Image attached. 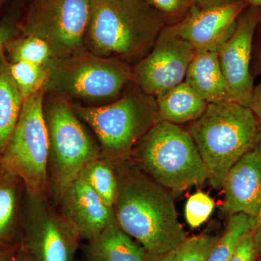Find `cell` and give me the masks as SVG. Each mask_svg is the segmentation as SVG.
I'll return each instance as SVG.
<instances>
[{
  "label": "cell",
  "mask_w": 261,
  "mask_h": 261,
  "mask_svg": "<svg viewBox=\"0 0 261 261\" xmlns=\"http://www.w3.org/2000/svg\"><path fill=\"white\" fill-rule=\"evenodd\" d=\"M113 163L118 180L113 206L118 226L149 253L163 254L178 248L187 238L171 190L129 160Z\"/></svg>",
  "instance_id": "cell-1"
},
{
  "label": "cell",
  "mask_w": 261,
  "mask_h": 261,
  "mask_svg": "<svg viewBox=\"0 0 261 261\" xmlns=\"http://www.w3.org/2000/svg\"><path fill=\"white\" fill-rule=\"evenodd\" d=\"M166 25L144 0H91L84 45L95 56L134 66L151 51Z\"/></svg>",
  "instance_id": "cell-2"
},
{
  "label": "cell",
  "mask_w": 261,
  "mask_h": 261,
  "mask_svg": "<svg viewBox=\"0 0 261 261\" xmlns=\"http://www.w3.org/2000/svg\"><path fill=\"white\" fill-rule=\"evenodd\" d=\"M259 121L251 110L235 102L209 103L187 125L215 189L222 188L230 168L256 143Z\"/></svg>",
  "instance_id": "cell-3"
},
{
  "label": "cell",
  "mask_w": 261,
  "mask_h": 261,
  "mask_svg": "<svg viewBox=\"0 0 261 261\" xmlns=\"http://www.w3.org/2000/svg\"><path fill=\"white\" fill-rule=\"evenodd\" d=\"M72 106L79 118L93 130L101 157L113 163L129 159L136 146L159 122L156 97L133 82L121 97L109 104Z\"/></svg>",
  "instance_id": "cell-4"
},
{
  "label": "cell",
  "mask_w": 261,
  "mask_h": 261,
  "mask_svg": "<svg viewBox=\"0 0 261 261\" xmlns=\"http://www.w3.org/2000/svg\"><path fill=\"white\" fill-rule=\"evenodd\" d=\"M45 93L85 103L104 106L121 97L132 82L133 66L116 58H101L87 51L79 56L51 58L46 63Z\"/></svg>",
  "instance_id": "cell-5"
},
{
  "label": "cell",
  "mask_w": 261,
  "mask_h": 261,
  "mask_svg": "<svg viewBox=\"0 0 261 261\" xmlns=\"http://www.w3.org/2000/svg\"><path fill=\"white\" fill-rule=\"evenodd\" d=\"M171 191L181 192L208 180L198 149L186 128L160 121L141 140L128 159Z\"/></svg>",
  "instance_id": "cell-6"
},
{
  "label": "cell",
  "mask_w": 261,
  "mask_h": 261,
  "mask_svg": "<svg viewBox=\"0 0 261 261\" xmlns=\"http://www.w3.org/2000/svg\"><path fill=\"white\" fill-rule=\"evenodd\" d=\"M43 113L49 142V197L56 205L82 169L100 157V147L66 99L45 93Z\"/></svg>",
  "instance_id": "cell-7"
},
{
  "label": "cell",
  "mask_w": 261,
  "mask_h": 261,
  "mask_svg": "<svg viewBox=\"0 0 261 261\" xmlns=\"http://www.w3.org/2000/svg\"><path fill=\"white\" fill-rule=\"evenodd\" d=\"M45 91L24 99L16 126L0 154V166L23 182L29 197H49L47 178L49 142L43 113Z\"/></svg>",
  "instance_id": "cell-8"
},
{
  "label": "cell",
  "mask_w": 261,
  "mask_h": 261,
  "mask_svg": "<svg viewBox=\"0 0 261 261\" xmlns=\"http://www.w3.org/2000/svg\"><path fill=\"white\" fill-rule=\"evenodd\" d=\"M91 0H33L19 21V34L44 41L53 58L79 56L88 51L84 35Z\"/></svg>",
  "instance_id": "cell-9"
},
{
  "label": "cell",
  "mask_w": 261,
  "mask_h": 261,
  "mask_svg": "<svg viewBox=\"0 0 261 261\" xmlns=\"http://www.w3.org/2000/svg\"><path fill=\"white\" fill-rule=\"evenodd\" d=\"M20 246L32 261H75L81 238L50 197H29Z\"/></svg>",
  "instance_id": "cell-10"
},
{
  "label": "cell",
  "mask_w": 261,
  "mask_h": 261,
  "mask_svg": "<svg viewBox=\"0 0 261 261\" xmlns=\"http://www.w3.org/2000/svg\"><path fill=\"white\" fill-rule=\"evenodd\" d=\"M196 51L165 27L151 51L133 66L132 82L149 95L159 97L185 82Z\"/></svg>",
  "instance_id": "cell-11"
},
{
  "label": "cell",
  "mask_w": 261,
  "mask_h": 261,
  "mask_svg": "<svg viewBox=\"0 0 261 261\" xmlns=\"http://www.w3.org/2000/svg\"><path fill=\"white\" fill-rule=\"evenodd\" d=\"M260 18L261 7L248 5L239 17L232 35L218 51L231 101L247 108L255 86L250 63L254 33Z\"/></svg>",
  "instance_id": "cell-12"
},
{
  "label": "cell",
  "mask_w": 261,
  "mask_h": 261,
  "mask_svg": "<svg viewBox=\"0 0 261 261\" xmlns=\"http://www.w3.org/2000/svg\"><path fill=\"white\" fill-rule=\"evenodd\" d=\"M248 5L243 0L208 8L192 7L185 19L168 27L199 51L218 53L232 35L237 21Z\"/></svg>",
  "instance_id": "cell-13"
},
{
  "label": "cell",
  "mask_w": 261,
  "mask_h": 261,
  "mask_svg": "<svg viewBox=\"0 0 261 261\" xmlns=\"http://www.w3.org/2000/svg\"><path fill=\"white\" fill-rule=\"evenodd\" d=\"M222 188L221 216L244 214L255 219L261 207V145H255L230 168Z\"/></svg>",
  "instance_id": "cell-14"
},
{
  "label": "cell",
  "mask_w": 261,
  "mask_h": 261,
  "mask_svg": "<svg viewBox=\"0 0 261 261\" xmlns=\"http://www.w3.org/2000/svg\"><path fill=\"white\" fill-rule=\"evenodd\" d=\"M56 205L81 239L90 240L116 221L114 209L80 177L70 184Z\"/></svg>",
  "instance_id": "cell-15"
},
{
  "label": "cell",
  "mask_w": 261,
  "mask_h": 261,
  "mask_svg": "<svg viewBox=\"0 0 261 261\" xmlns=\"http://www.w3.org/2000/svg\"><path fill=\"white\" fill-rule=\"evenodd\" d=\"M84 252L87 261H145L147 253L116 221L87 240Z\"/></svg>",
  "instance_id": "cell-16"
},
{
  "label": "cell",
  "mask_w": 261,
  "mask_h": 261,
  "mask_svg": "<svg viewBox=\"0 0 261 261\" xmlns=\"http://www.w3.org/2000/svg\"><path fill=\"white\" fill-rule=\"evenodd\" d=\"M185 81L207 102H233L216 51L196 53Z\"/></svg>",
  "instance_id": "cell-17"
},
{
  "label": "cell",
  "mask_w": 261,
  "mask_h": 261,
  "mask_svg": "<svg viewBox=\"0 0 261 261\" xmlns=\"http://www.w3.org/2000/svg\"><path fill=\"white\" fill-rule=\"evenodd\" d=\"M160 121L180 125L200 118L209 103L200 97L186 82L156 97Z\"/></svg>",
  "instance_id": "cell-18"
},
{
  "label": "cell",
  "mask_w": 261,
  "mask_h": 261,
  "mask_svg": "<svg viewBox=\"0 0 261 261\" xmlns=\"http://www.w3.org/2000/svg\"><path fill=\"white\" fill-rule=\"evenodd\" d=\"M24 99L10 73L5 53L0 58V154L18 123Z\"/></svg>",
  "instance_id": "cell-19"
},
{
  "label": "cell",
  "mask_w": 261,
  "mask_h": 261,
  "mask_svg": "<svg viewBox=\"0 0 261 261\" xmlns=\"http://www.w3.org/2000/svg\"><path fill=\"white\" fill-rule=\"evenodd\" d=\"M20 186V178L0 166V246L13 245L18 231Z\"/></svg>",
  "instance_id": "cell-20"
},
{
  "label": "cell",
  "mask_w": 261,
  "mask_h": 261,
  "mask_svg": "<svg viewBox=\"0 0 261 261\" xmlns=\"http://www.w3.org/2000/svg\"><path fill=\"white\" fill-rule=\"evenodd\" d=\"M79 177L83 179L106 205L113 208L118 194V180L111 161L100 156L89 162L81 171Z\"/></svg>",
  "instance_id": "cell-21"
},
{
  "label": "cell",
  "mask_w": 261,
  "mask_h": 261,
  "mask_svg": "<svg viewBox=\"0 0 261 261\" xmlns=\"http://www.w3.org/2000/svg\"><path fill=\"white\" fill-rule=\"evenodd\" d=\"M253 225V218L244 214H235L228 217L226 230L214 244L207 261L229 260L239 241L252 231Z\"/></svg>",
  "instance_id": "cell-22"
},
{
  "label": "cell",
  "mask_w": 261,
  "mask_h": 261,
  "mask_svg": "<svg viewBox=\"0 0 261 261\" xmlns=\"http://www.w3.org/2000/svg\"><path fill=\"white\" fill-rule=\"evenodd\" d=\"M5 53L10 63L23 61L45 65L53 58L50 49L42 39L20 34L6 43Z\"/></svg>",
  "instance_id": "cell-23"
},
{
  "label": "cell",
  "mask_w": 261,
  "mask_h": 261,
  "mask_svg": "<svg viewBox=\"0 0 261 261\" xmlns=\"http://www.w3.org/2000/svg\"><path fill=\"white\" fill-rule=\"evenodd\" d=\"M9 65L12 76L24 99L44 89L47 81L45 65L23 61L9 62Z\"/></svg>",
  "instance_id": "cell-24"
},
{
  "label": "cell",
  "mask_w": 261,
  "mask_h": 261,
  "mask_svg": "<svg viewBox=\"0 0 261 261\" xmlns=\"http://www.w3.org/2000/svg\"><path fill=\"white\" fill-rule=\"evenodd\" d=\"M218 237L201 234L187 238L177 248L175 261H207Z\"/></svg>",
  "instance_id": "cell-25"
},
{
  "label": "cell",
  "mask_w": 261,
  "mask_h": 261,
  "mask_svg": "<svg viewBox=\"0 0 261 261\" xmlns=\"http://www.w3.org/2000/svg\"><path fill=\"white\" fill-rule=\"evenodd\" d=\"M214 200L207 194L197 192L189 197L185 205V218L192 228H197L210 218L214 210Z\"/></svg>",
  "instance_id": "cell-26"
},
{
  "label": "cell",
  "mask_w": 261,
  "mask_h": 261,
  "mask_svg": "<svg viewBox=\"0 0 261 261\" xmlns=\"http://www.w3.org/2000/svg\"><path fill=\"white\" fill-rule=\"evenodd\" d=\"M161 14L168 27L179 23L193 6L192 0H144Z\"/></svg>",
  "instance_id": "cell-27"
},
{
  "label": "cell",
  "mask_w": 261,
  "mask_h": 261,
  "mask_svg": "<svg viewBox=\"0 0 261 261\" xmlns=\"http://www.w3.org/2000/svg\"><path fill=\"white\" fill-rule=\"evenodd\" d=\"M257 256L256 247L250 231L239 241L228 261H255Z\"/></svg>",
  "instance_id": "cell-28"
},
{
  "label": "cell",
  "mask_w": 261,
  "mask_h": 261,
  "mask_svg": "<svg viewBox=\"0 0 261 261\" xmlns=\"http://www.w3.org/2000/svg\"><path fill=\"white\" fill-rule=\"evenodd\" d=\"M20 18L18 13L8 15L0 22V58L5 55V47L10 39L19 34Z\"/></svg>",
  "instance_id": "cell-29"
},
{
  "label": "cell",
  "mask_w": 261,
  "mask_h": 261,
  "mask_svg": "<svg viewBox=\"0 0 261 261\" xmlns=\"http://www.w3.org/2000/svg\"><path fill=\"white\" fill-rule=\"evenodd\" d=\"M250 73L254 80L261 77V18L254 33Z\"/></svg>",
  "instance_id": "cell-30"
},
{
  "label": "cell",
  "mask_w": 261,
  "mask_h": 261,
  "mask_svg": "<svg viewBox=\"0 0 261 261\" xmlns=\"http://www.w3.org/2000/svg\"><path fill=\"white\" fill-rule=\"evenodd\" d=\"M249 108L256 117L257 121H261V81L255 86L251 102Z\"/></svg>",
  "instance_id": "cell-31"
},
{
  "label": "cell",
  "mask_w": 261,
  "mask_h": 261,
  "mask_svg": "<svg viewBox=\"0 0 261 261\" xmlns=\"http://www.w3.org/2000/svg\"><path fill=\"white\" fill-rule=\"evenodd\" d=\"M252 233L256 247L257 255L261 256V207L254 219Z\"/></svg>",
  "instance_id": "cell-32"
},
{
  "label": "cell",
  "mask_w": 261,
  "mask_h": 261,
  "mask_svg": "<svg viewBox=\"0 0 261 261\" xmlns=\"http://www.w3.org/2000/svg\"><path fill=\"white\" fill-rule=\"evenodd\" d=\"M20 243H15L2 247L0 250V261H13L20 250Z\"/></svg>",
  "instance_id": "cell-33"
},
{
  "label": "cell",
  "mask_w": 261,
  "mask_h": 261,
  "mask_svg": "<svg viewBox=\"0 0 261 261\" xmlns=\"http://www.w3.org/2000/svg\"><path fill=\"white\" fill-rule=\"evenodd\" d=\"M177 248L163 254H153L147 252L145 261H175Z\"/></svg>",
  "instance_id": "cell-34"
},
{
  "label": "cell",
  "mask_w": 261,
  "mask_h": 261,
  "mask_svg": "<svg viewBox=\"0 0 261 261\" xmlns=\"http://www.w3.org/2000/svg\"><path fill=\"white\" fill-rule=\"evenodd\" d=\"M233 1L235 0H192L193 5L199 8H212V7L228 4Z\"/></svg>",
  "instance_id": "cell-35"
},
{
  "label": "cell",
  "mask_w": 261,
  "mask_h": 261,
  "mask_svg": "<svg viewBox=\"0 0 261 261\" xmlns=\"http://www.w3.org/2000/svg\"><path fill=\"white\" fill-rule=\"evenodd\" d=\"M13 261H32V260L28 254L20 246L18 255H17V256L15 257Z\"/></svg>",
  "instance_id": "cell-36"
},
{
  "label": "cell",
  "mask_w": 261,
  "mask_h": 261,
  "mask_svg": "<svg viewBox=\"0 0 261 261\" xmlns=\"http://www.w3.org/2000/svg\"><path fill=\"white\" fill-rule=\"evenodd\" d=\"M255 145H261V121H259L258 128H257L256 143Z\"/></svg>",
  "instance_id": "cell-37"
},
{
  "label": "cell",
  "mask_w": 261,
  "mask_h": 261,
  "mask_svg": "<svg viewBox=\"0 0 261 261\" xmlns=\"http://www.w3.org/2000/svg\"><path fill=\"white\" fill-rule=\"evenodd\" d=\"M248 5H252V6H260L261 0H243Z\"/></svg>",
  "instance_id": "cell-38"
},
{
  "label": "cell",
  "mask_w": 261,
  "mask_h": 261,
  "mask_svg": "<svg viewBox=\"0 0 261 261\" xmlns=\"http://www.w3.org/2000/svg\"><path fill=\"white\" fill-rule=\"evenodd\" d=\"M5 1H6V0H0V8H1L2 5L4 4Z\"/></svg>",
  "instance_id": "cell-39"
},
{
  "label": "cell",
  "mask_w": 261,
  "mask_h": 261,
  "mask_svg": "<svg viewBox=\"0 0 261 261\" xmlns=\"http://www.w3.org/2000/svg\"><path fill=\"white\" fill-rule=\"evenodd\" d=\"M255 261H261V256H260V257H259V258L256 259V260H255Z\"/></svg>",
  "instance_id": "cell-40"
},
{
  "label": "cell",
  "mask_w": 261,
  "mask_h": 261,
  "mask_svg": "<svg viewBox=\"0 0 261 261\" xmlns=\"http://www.w3.org/2000/svg\"><path fill=\"white\" fill-rule=\"evenodd\" d=\"M2 247H3V246H0V250H1Z\"/></svg>",
  "instance_id": "cell-41"
},
{
  "label": "cell",
  "mask_w": 261,
  "mask_h": 261,
  "mask_svg": "<svg viewBox=\"0 0 261 261\" xmlns=\"http://www.w3.org/2000/svg\"><path fill=\"white\" fill-rule=\"evenodd\" d=\"M3 247H4V246H3Z\"/></svg>",
  "instance_id": "cell-42"
}]
</instances>
